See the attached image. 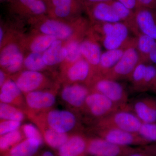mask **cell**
<instances>
[{"label": "cell", "instance_id": "6da1fadb", "mask_svg": "<svg viewBox=\"0 0 156 156\" xmlns=\"http://www.w3.org/2000/svg\"><path fill=\"white\" fill-rule=\"evenodd\" d=\"M29 117L37 126H46L61 133H68L78 125L76 115L66 110L50 109Z\"/></svg>", "mask_w": 156, "mask_h": 156}, {"label": "cell", "instance_id": "7a4b0ae2", "mask_svg": "<svg viewBox=\"0 0 156 156\" xmlns=\"http://www.w3.org/2000/svg\"><path fill=\"white\" fill-rule=\"evenodd\" d=\"M142 122L135 115L130 105L120 107L107 116L96 122V128H118L137 133Z\"/></svg>", "mask_w": 156, "mask_h": 156}, {"label": "cell", "instance_id": "3957f363", "mask_svg": "<svg viewBox=\"0 0 156 156\" xmlns=\"http://www.w3.org/2000/svg\"><path fill=\"white\" fill-rule=\"evenodd\" d=\"M140 62L135 37L132 39L117 64L103 76L116 81L123 79L130 80L133 71Z\"/></svg>", "mask_w": 156, "mask_h": 156}, {"label": "cell", "instance_id": "277c9868", "mask_svg": "<svg viewBox=\"0 0 156 156\" xmlns=\"http://www.w3.org/2000/svg\"><path fill=\"white\" fill-rule=\"evenodd\" d=\"M89 87L91 91L105 95L118 106H122L127 104V92L122 86L117 81L103 76H96Z\"/></svg>", "mask_w": 156, "mask_h": 156}, {"label": "cell", "instance_id": "5b68a950", "mask_svg": "<svg viewBox=\"0 0 156 156\" xmlns=\"http://www.w3.org/2000/svg\"><path fill=\"white\" fill-rule=\"evenodd\" d=\"M119 107L105 95L91 91L81 111L93 118L96 122Z\"/></svg>", "mask_w": 156, "mask_h": 156}, {"label": "cell", "instance_id": "8992f818", "mask_svg": "<svg viewBox=\"0 0 156 156\" xmlns=\"http://www.w3.org/2000/svg\"><path fill=\"white\" fill-rule=\"evenodd\" d=\"M95 131L99 137L119 145L144 146L149 144L137 133H131L118 128H96Z\"/></svg>", "mask_w": 156, "mask_h": 156}, {"label": "cell", "instance_id": "52a82bcc", "mask_svg": "<svg viewBox=\"0 0 156 156\" xmlns=\"http://www.w3.org/2000/svg\"><path fill=\"white\" fill-rule=\"evenodd\" d=\"M86 26L75 29L64 22L53 19L44 20L40 26V31L44 34L52 36L57 40H65L73 38H80L85 33Z\"/></svg>", "mask_w": 156, "mask_h": 156}, {"label": "cell", "instance_id": "ba28073f", "mask_svg": "<svg viewBox=\"0 0 156 156\" xmlns=\"http://www.w3.org/2000/svg\"><path fill=\"white\" fill-rule=\"evenodd\" d=\"M134 149L115 144L101 137L88 138L87 154L92 156H126Z\"/></svg>", "mask_w": 156, "mask_h": 156}, {"label": "cell", "instance_id": "9c48e42d", "mask_svg": "<svg viewBox=\"0 0 156 156\" xmlns=\"http://www.w3.org/2000/svg\"><path fill=\"white\" fill-rule=\"evenodd\" d=\"M24 96L26 114L28 116L50 109L56 102V93L53 91L37 90Z\"/></svg>", "mask_w": 156, "mask_h": 156}, {"label": "cell", "instance_id": "30bf717a", "mask_svg": "<svg viewBox=\"0 0 156 156\" xmlns=\"http://www.w3.org/2000/svg\"><path fill=\"white\" fill-rule=\"evenodd\" d=\"M90 92V88L85 84L70 83L64 86L62 89L61 97L69 106L76 110L81 111Z\"/></svg>", "mask_w": 156, "mask_h": 156}, {"label": "cell", "instance_id": "8fae6325", "mask_svg": "<svg viewBox=\"0 0 156 156\" xmlns=\"http://www.w3.org/2000/svg\"><path fill=\"white\" fill-rule=\"evenodd\" d=\"M48 13L59 18L80 17L84 10L81 0H48Z\"/></svg>", "mask_w": 156, "mask_h": 156}, {"label": "cell", "instance_id": "7c38bea8", "mask_svg": "<svg viewBox=\"0 0 156 156\" xmlns=\"http://www.w3.org/2000/svg\"><path fill=\"white\" fill-rule=\"evenodd\" d=\"M13 80L24 94L41 90L48 84V79L42 73L27 70L17 74Z\"/></svg>", "mask_w": 156, "mask_h": 156}, {"label": "cell", "instance_id": "4fadbf2b", "mask_svg": "<svg viewBox=\"0 0 156 156\" xmlns=\"http://www.w3.org/2000/svg\"><path fill=\"white\" fill-rule=\"evenodd\" d=\"M65 74L70 83H79L88 87L95 77L91 66L83 58L66 67Z\"/></svg>", "mask_w": 156, "mask_h": 156}, {"label": "cell", "instance_id": "5bb4252c", "mask_svg": "<svg viewBox=\"0 0 156 156\" xmlns=\"http://www.w3.org/2000/svg\"><path fill=\"white\" fill-rule=\"evenodd\" d=\"M86 11L92 22L116 23L121 22L111 4L107 2L83 5Z\"/></svg>", "mask_w": 156, "mask_h": 156}, {"label": "cell", "instance_id": "9a60e30c", "mask_svg": "<svg viewBox=\"0 0 156 156\" xmlns=\"http://www.w3.org/2000/svg\"><path fill=\"white\" fill-rule=\"evenodd\" d=\"M134 12L140 33L156 40V9L140 7Z\"/></svg>", "mask_w": 156, "mask_h": 156}, {"label": "cell", "instance_id": "2e32d148", "mask_svg": "<svg viewBox=\"0 0 156 156\" xmlns=\"http://www.w3.org/2000/svg\"><path fill=\"white\" fill-rule=\"evenodd\" d=\"M88 34L89 37L81 41V52L83 58L89 62L96 76L102 53L98 42L90 34Z\"/></svg>", "mask_w": 156, "mask_h": 156}, {"label": "cell", "instance_id": "e0dca14e", "mask_svg": "<svg viewBox=\"0 0 156 156\" xmlns=\"http://www.w3.org/2000/svg\"><path fill=\"white\" fill-rule=\"evenodd\" d=\"M130 106L142 123L156 122V100L154 98H139Z\"/></svg>", "mask_w": 156, "mask_h": 156}, {"label": "cell", "instance_id": "ac0fdd59", "mask_svg": "<svg viewBox=\"0 0 156 156\" xmlns=\"http://www.w3.org/2000/svg\"><path fill=\"white\" fill-rule=\"evenodd\" d=\"M129 31H130L128 27L123 22L115 23L112 30L102 41L104 47L107 50L124 47L130 39L128 37Z\"/></svg>", "mask_w": 156, "mask_h": 156}, {"label": "cell", "instance_id": "d6986e66", "mask_svg": "<svg viewBox=\"0 0 156 156\" xmlns=\"http://www.w3.org/2000/svg\"><path fill=\"white\" fill-rule=\"evenodd\" d=\"M88 138L80 133L70 135L66 142L58 150V156H82L87 154Z\"/></svg>", "mask_w": 156, "mask_h": 156}, {"label": "cell", "instance_id": "ffe728a7", "mask_svg": "<svg viewBox=\"0 0 156 156\" xmlns=\"http://www.w3.org/2000/svg\"><path fill=\"white\" fill-rule=\"evenodd\" d=\"M23 93L15 81L11 79H8L1 87V102L11 105L20 108L26 106L25 98H23Z\"/></svg>", "mask_w": 156, "mask_h": 156}, {"label": "cell", "instance_id": "44dd1931", "mask_svg": "<svg viewBox=\"0 0 156 156\" xmlns=\"http://www.w3.org/2000/svg\"><path fill=\"white\" fill-rule=\"evenodd\" d=\"M109 3L119 17L121 22L126 24L129 31L136 37L138 36L140 33L137 27L134 11L128 9L117 0H112Z\"/></svg>", "mask_w": 156, "mask_h": 156}, {"label": "cell", "instance_id": "7402d4cb", "mask_svg": "<svg viewBox=\"0 0 156 156\" xmlns=\"http://www.w3.org/2000/svg\"><path fill=\"white\" fill-rule=\"evenodd\" d=\"M66 55L65 45L62 40H56L43 53V59L47 66H53L65 61Z\"/></svg>", "mask_w": 156, "mask_h": 156}, {"label": "cell", "instance_id": "603a6c76", "mask_svg": "<svg viewBox=\"0 0 156 156\" xmlns=\"http://www.w3.org/2000/svg\"><path fill=\"white\" fill-rule=\"evenodd\" d=\"M126 47L107 50L101 56L97 76H103L117 64L124 54Z\"/></svg>", "mask_w": 156, "mask_h": 156}, {"label": "cell", "instance_id": "cb8c5ba5", "mask_svg": "<svg viewBox=\"0 0 156 156\" xmlns=\"http://www.w3.org/2000/svg\"><path fill=\"white\" fill-rule=\"evenodd\" d=\"M43 143L35 139L25 138L9 151L10 156H34Z\"/></svg>", "mask_w": 156, "mask_h": 156}, {"label": "cell", "instance_id": "d4e9b609", "mask_svg": "<svg viewBox=\"0 0 156 156\" xmlns=\"http://www.w3.org/2000/svg\"><path fill=\"white\" fill-rule=\"evenodd\" d=\"M37 127L41 132L44 142L53 149L58 150L69 138L70 135L68 133L58 132L46 126Z\"/></svg>", "mask_w": 156, "mask_h": 156}, {"label": "cell", "instance_id": "484cf974", "mask_svg": "<svg viewBox=\"0 0 156 156\" xmlns=\"http://www.w3.org/2000/svg\"><path fill=\"white\" fill-rule=\"evenodd\" d=\"M136 39L140 62L145 63L149 54L156 48V40L141 33L136 37Z\"/></svg>", "mask_w": 156, "mask_h": 156}, {"label": "cell", "instance_id": "4316f807", "mask_svg": "<svg viewBox=\"0 0 156 156\" xmlns=\"http://www.w3.org/2000/svg\"><path fill=\"white\" fill-rule=\"evenodd\" d=\"M21 129H17L0 137V150L1 154L8 153L14 146L25 139Z\"/></svg>", "mask_w": 156, "mask_h": 156}, {"label": "cell", "instance_id": "83f0119b", "mask_svg": "<svg viewBox=\"0 0 156 156\" xmlns=\"http://www.w3.org/2000/svg\"><path fill=\"white\" fill-rule=\"evenodd\" d=\"M25 118V113L21 108L8 104L0 103L1 120H13L22 122Z\"/></svg>", "mask_w": 156, "mask_h": 156}, {"label": "cell", "instance_id": "f1b7e54d", "mask_svg": "<svg viewBox=\"0 0 156 156\" xmlns=\"http://www.w3.org/2000/svg\"><path fill=\"white\" fill-rule=\"evenodd\" d=\"M80 38L71 39L65 45L67 55L64 62L69 66L83 58L80 50Z\"/></svg>", "mask_w": 156, "mask_h": 156}, {"label": "cell", "instance_id": "f546056e", "mask_svg": "<svg viewBox=\"0 0 156 156\" xmlns=\"http://www.w3.org/2000/svg\"><path fill=\"white\" fill-rule=\"evenodd\" d=\"M56 40L55 37L42 34L33 39L30 45V49L31 52L44 53Z\"/></svg>", "mask_w": 156, "mask_h": 156}, {"label": "cell", "instance_id": "4dcf8cb0", "mask_svg": "<svg viewBox=\"0 0 156 156\" xmlns=\"http://www.w3.org/2000/svg\"><path fill=\"white\" fill-rule=\"evenodd\" d=\"M23 66L27 70L41 72L46 68L43 53L31 52L24 58Z\"/></svg>", "mask_w": 156, "mask_h": 156}, {"label": "cell", "instance_id": "1f68e13d", "mask_svg": "<svg viewBox=\"0 0 156 156\" xmlns=\"http://www.w3.org/2000/svg\"><path fill=\"white\" fill-rule=\"evenodd\" d=\"M20 52L19 47L15 44L7 45L1 51L0 56V65L5 69L10 62L17 53Z\"/></svg>", "mask_w": 156, "mask_h": 156}, {"label": "cell", "instance_id": "d6a6232c", "mask_svg": "<svg viewBox=\"0 0 156 156\" xmlns=\"http://www.w3.org/2000/svg\"><path fill=\"white\" fill-rule=\"evenodd\" d=\"M146 63L140 62L136 66L131 75L130 80L134 90L140 91L143 80L145 74Z\"/></svg>", "mask_w": 156, "mask_h": 156}, {"label": "cell", "instance_id": "836d02e7", "mask_svg": "<svg viewBox=\"0 0 156 156\" xmlns=\"http://www.w3.org/2000/svg\"><path fill=\"white\" fill-rule=\"evenodd\" d=\"M138 134L149 144H156V123H142Z\"/></svg>", "mask_w": 156, "mask_h": 156}, {"label": "cell", "instance_id": "e575fe53", "mask_svg": "<svg viewBox=\"0 0 156 156\" xmlns=\"http://www.w3.org/2000/svg\"><path fill=\"white\" fill-rule=\"evenodd\" d=\"M156 76V66L154 65H147L145 74L143 80L140 91L144 92L151 89Z\"/></svg>", "mask_w": 156, "mask_h": 156}, {"label": "cell", "instance_id": "d590c367", "mask_svg": "<svg viewBox=\"0 0 156 156\" xmlns=\"http://www.w3.org/2000/svg\"><path fill=\"white\" fill-rule=\"evenodd\" d=\"M20 128L25 138L35 139L44 143L43 135L37 125L35 126L31 123H27L21 126Z\"/></svg>", "mask_w": 156, "mask_h": 156}, {"label": "cell", "instance_id": "8d00e7d4", "mask_svg": "<svg viewBox=\"0 0 156 156\" xmlns=\"http://www.w3.org/2000/svg\"><path fill=\"white\" fill-rule=\"evenodd\" d=\"M48 2L45 0H37L31 5L23 14L40 16L48 12Z\"/></svg>", "mask_w": 156, "mask_h": 156}, {"label": "cell", "instance_id": "74e56055", "mask_svg": "<svg viewBox=\"0 0 156 156\" xmlns=\"http://www.w3.org/2000/svg\"><path fill=\"white\" fill-rule=\"evenodd\" d=\"M24 58L21 52L17 53L10 62L5 71L8 73H16L20 70L23 65Z\"/></svg>", "mask_w": 156, "mask_h": 156}, {"label": "cell", "instance_id": "f35d334b", "mask_svg": "<svg viewBox=\"0 0 156 156\" xmlns=\"http://www.w3.org/2000/svg\"><path fill=\"white\" fill-rule=\"evenodd\" d=\"M21 122L13 120H1L0 135H4L19 129L21 127Z\"/></svg>", "mask_w": 156, "mask_h": 156}, {"label": "cell", "instance_id": "ab89813d", "mask_svg": "<svg viewBox=\"0 0 156 156\" xmlns=\"http://www.w3.org/2000/svg\"><path fill=\"white\" fill-rule=\"evenodd\" d=\"M37 0H15L14 4V10L23 13L27 8Z\"/></svg>", "mask_w": 156, "mask_h": 156}, {"label": "cell", "instance_id": "60d3db41", "mask_svg": "<svg viewBox=\"0 0 156 156\" xmlns=\"http://www.w3.org/2000/svg\"><path fill=\"white\" fill-rule=\"evenodd\" d=\"M139 7L156 9V0H136Z\"/></svg>", "mask_w": 156, "mask_h": 156}, {"label": "cell", "instance_id": "b9f144b4", "mask_svg": "<svg viewBox=\"0 0 156 156\" xmlns=\"http://www.w3.org/2000/svg\"><path fill=\"white\" fill-rule=\"evenodd\" d=\"M128 9L135 11L139 8V5L136 0H117Z\"/></svg>", "mask_w": 156, "mask_h": 156}, {"label": "cell", "instance_id": "7bdbcfd3", "mask_svg": "<svg viewBox=\"0 0 156 156\" xmlns=\"http://www.w3.org/2000/svg\"><path fill=\"white\" fill-rule=\"evenodd\" d=\"M126 156H155L150 153L144 150H138L134 149Z\"/></svg>", "mask_w": 156, "mask_h": 156}, {"label": "cell", "instance_id": "ee69618b", "mask_svg": "<svg viewBox=\"0 0 156 156\" xmlns=\"http://www.w3.org/2000/svg\"><path fill=\"white\" fill-rule=\"evenodd\" d=\"M145 63L147 64L156 65V48L149 54L146 59Z\"/></svg>", "mask_w": 156, "mask_h": 156}, {"label": "cell", "instance_id": "f6af8a7d", "mask_svg": "<svg viewBox=\"0 0 156 156\" xmlns=\"http://www.w3.org/2000/svg\"><path fill=\"white\" fill-rule=\"evenodd\" d=\"M83 5L85 4H92L95 3L107 2L112 0H81Z\"/></svg>", "mask_w": 156, "mask_h": 156}, {"label": "cell", "instance_id": "bcb514c9", "mask_svg": "<svg viewBox=\"0 0 156 156\" xmlns=\"http://www.w3.org/2000/svg\"><path fill=\"white\" fill-rule=\"evenodd\" d=\"M7 80L8 79L7 78L5 72L3 69H1L0 70V87H1L2 86Z\"/></svg>", "mask_w": 156, "mask_h": 156}, {"label": "cell", "instance_id": "7dc6e473", "mask_svg": "<svg viewBox=\"0 0 156 156\" xmlns=\"http://www.w3.org/2000/svg\"><path fill=\"white\" fill-rule=\"evenodd\" d=\"M146 151L156 156V144L150 145H147L145 147Z\"/></svg>", "mask_w": 156, "mask_h": 156}, {"label": "cell", "instance_id": "c3c4849f", "mask_svg": "<svg viewBox=\"0 0 156 156\" xmlns=\"http://www.w3.org/2000/svg\"><path fill=\"white\" fill-rule=\"evenodd\" d=\"M3 38H4V31L2 27L0 28V43L1 45H2V43Z\"/></svg>", "mask_w": 156, "mask_h": 156}, {"label": "cell", "instance_id": "681fc988", "mask_svg": "<svg viewBox=\"0 0 156 156\" xmlns=\"http://www.w3.org/2000/svg\"><path fill=\"white\" fill-rule=\"evenodd\" d=\"M41 156H55L52 152L49 151H46L44 152L42 154Z\"/></svg>", "mask_w": 156, "mask_h": 156}, {"label": "cell", "instance_id": "f907efd6", "mask_svg": "<svg viewBox=\"0 0 156 156\" xmlns=\"http://www.w3.org/2000/svg\"><path fill=\"white\" fill-rule=\"evenodd\" d=\"M151 90H152L156 93V76L154 80L153 84L152 86Z\"/></svg>", "mask_w": 156, "mask_h": 156}, {"label": "cell", "instance_id": "816d5d0a", "mask_svg": "<svg viewBox=\"0 0 156 156\" xmlns=\"http://www.w3.org/2000/svg\"><path fill=\"white\" fill-rule=\"evenodd\" d=\"M1 1H8V0H1Z\"/></svg>", "mask_w": 156, "mask_h": 156}, {"label": "cell", "instance_id": "f5cc1de1", "mask_svg": "<svg viewBox=\"0 0 156 156\" xmlns=\"http://www.w3.org/2000/svg\"><path fill=\"white\" fill-rule=\"evenodd\" d=\"M45 1H46V2H48V0H45Z\"/></svg>", "mask_w": 156, "mask_h": 156}, {"label": "cell", "instance_id": "db71d44e", "mask_svg": "<svg viewBox=\"0 0 156 156\" xmlns=\"http://www.w3.org/2000/svg\"><path fill=\"white\" fill-rule=\"evenodd\" d=\"M5 156H10L9 155L7 154V155H6Z\"/></svg>", "mask_w": 156, "mask_h": 156}, {"label": "cell", "instance_id": "11a10c76", "mask_svg": "<svg viewBox=\"0 0 156 156\" xmlns=\"http://www.w3.org/2000/svg\"><path fill=\"white\" fill-rule=\"evenodd\" d=\"M85 156V155H83V156Z\"/></svg>", "mask_w": 156, "mask_h": 156}]
</instances>
